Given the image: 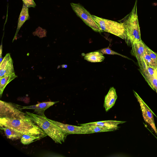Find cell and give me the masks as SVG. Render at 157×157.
Masks as SVG:
<instances>
[{"mask_svg": "<svg viewBox=\"0 0 157 157\" xmlns=\"http://www.w3.org/2000/svg\"><path fill=\"white\" fill-rule=\"evenodd\" d=\"M0 126L9 128L23 135H35L41 138L47 135L28 116L27 118L20 119L0 118Z\"/></svg>", "mask_w": 157, "mask_h": 157, "instance_id": "6da1fadb", "label": "cell"}, {"mask_svg": "<svg viewBox=\"0 0 157 157\" xmlns=\"http://www.w3.org/2000/svg\"><path fill=\"white\" fill-rule=\"evenodd\" d=\"M137 0H136L131 11L122 22L125 30V41L130 47L134 43L142 40L137 15Z\"/></svg>", "mask_w": 157, "mask_h": 157, "instance_id": "7a4b0ae2", "label": "cell"}, {"mask_svg": "<svg viewBox=\"0 0 157 157\" xmlns=\"http://www.w3.org/2000/svg\"><path fill=\"white\" fill-rule=\"evenodd\" d=\"M29 117L41 128L56 143L62 144L67 135L50 122L45 116L26 112Z\"/></svg>", "mask_w": 157, "mask_h": 157, "instance_id": "3957f363", "label": "cell"}, {"mask_svg": "<svg viewBox=\"0 0 157 157\" xmlns=\"http://www.w3.org/2000/svg\"><path fill=\"white\" fill-rule=\"evenodd\" d=\"M92 16L103 32L111 33L125 40V30L122 22L119 23L94 15Z\"/></svg>", "mask_w": 157, "mask_h": 157, "instance_id": "277c9868", "label": "cell"}, {"mask_svg": "<svg viewBox=\"0 0 157 157\" xmlns=\"http://www.w3.org/2000/svg\"><path fill=\"white\" fill-rule=\"evenodd\" d=\"M22 109V106L19 105L0 101V118L16 119L27 118V114Z\"/></svg>", "mask_w": 157, "mask_h": 157, "instance_id": "5b68a950", "label": "cell"}, {"mask_svg": "<svg viewBox=\"0 0 157 157\" xmlns=\"http://www.w3.org/2000/svg\"><path fill=\"white\" fill-rule=\"evenodd\" d=\"M71 6L77 15L88 26L95 32L101 33L103 31L94 20L92 15L79 4L71 3Z\"/></svg>", "mask_w": 157, "mask_h": 157, "instance_id": "8992f818", "label": "cell"}, {"mask_svg": "<svg viewBox=\"0 0 157 157\" xmlns=\"http://www.w3.org/2000/svg\"><path fill=\"white\" fill-rule=\"evenodd\" d=\"M133 92L140 105L144 121L151 126L157 135V129L155 123L153 112L139 95L134 90Z\"/></svg>", "mask_w": 157, "mask_h": 157, "instance_id": "52a82bcc", "label": "cell"}, {"mask_svg": "<svg viewBox=\"0 0 157 157\" xmlns=\"http://www.w3.org/2000/svg\"><path fill=\"white\" fill-rule=\"evenodd\" d=\"M48 119L67 135L72 134H87V130L84 127L64 124L48 118Z\"/></svg>", "mask_w": 157, "mask_h": 157, "instance_id": "ba28073f", "label": "cell"}, {"mask_svg": "<svg viewBox=\"0 0 157 157\" xmlns=\"http://www.w3.org/2000/svg\"><path fill=\"white\" fill-rule=\"evenodd\" d=\"M14 73L12 60L9 53L6 54L1 63L0 77L2 78Z\"/></svg>", "mask_w": 157, "mask_h": 157, "instance_id": "9c48e42d", "label": "cell"}, {"mask_svg": "<svg viewBox=\"0 0 157 157\" xmlns=\"http://www.w3.org/2000/svg\"><path fill=\"white\" fill-rule=\"evenodd\" d=\"M58 102L49 101L40 103L34 105L22 106V109H33L36 114L44 116L45 115L44 113L45 110Z\"/></svg>", "mask_w": 157, "mask_h": 157, "instance_id": "30bf717a", "label": "cell"}, {"mask_svg": "<svg viewBox=\"0 0 157 157\" xmlns=\"http://www.w3.org/2000/svg\"><path fill=\"white\" fill-rule=\"evenodd\" d=\"M131 47L132 54L136 58L138 63L144 59V43L141 40L140 42L134 43Z\"/></svg>", "mask_w": 157, "mask_h": 157, "instance_id": "8fae6325", "label": "cell"}, {"mask_svg": "<svg viewBox=\"0 0 157 157\" xmlns=\"http://www.w3.org/2000/svg\"><path fill=\"white\" fill-rule=\"evenodd\" d=\"M125 122L126 121H124L109 120L90 122L85 124H80V125L86 126H99L116 130L119 128L118 126V124Z\"/></svg>", "mask_w": 157, "mask_h": 157, "instance_id": "7c38bea8", "label": "cell"}, {"mask_svg": "<svg viewBox=\"0 0 157 157\" xmlns=\"http://www.w3.org/2000/svg\"><path fill=\"white\" fill-rule=\"evenodd\" d=\"M117 98L115 89L113 87H111L105 99L104 106L106 112L114 105Z\"/></svg>", "mask_w": 157, "mask_h": 157, "instance_id": "4fadbf2b", "label": "cell"}, {"mask_svg": "<svg viewBox=\"0 0 157 157\" xmlns=\"http://www.w3.org/2000/svg\"><path fill=\"white\" fill-rule=\"evenodd\" d=\"M84 58L85 59L92 63L102 62L105 58L103 53L99 50L87 53L85 54Z\"/></svg>", "mask_w": 157, "mask_h": 157, "instance_id": "5bb4252c", "label": "cell"}, {"mask_svg": "<svg viewBox=\"0 0 157 157\" xmlns=\"http://www.w3.org/2000/svg\"><path fill=\"white\" fill-rule=\"evenodd\" d=\"M29 18L30 17L29 13L28 8L25 6L24 4H23L22 9L18 18L16 33L13 41L15 39V38L17 36L21 27L25 21L29 19Z\"/></svg>", "mask_w": 157, "mask_h": 157, "instance_id": "9a60e30c", "label": "cell"}, {"mask_svg": "<svg viewBox=\"0 0 157 157\" xmlns=\"http://www.w3.org/2000/svg\"><path fill=\"white\" fill-rule=\"evenodd\" d=\"M0 128L4 131L7 137L12 140H16L21 139L23 135L8 128L0 127Z\"/></svg>", "mask_w": 157, "mask_h": 157, "instance_id": "2e32d148", "label": "cell"}, {"mask_svg": "<svg viewBox=\"0 0 157 157\" xmlns=\"http://www.w3.org/2000/svg\"><path fill=\"white\" fill-rule=\"evenodd\" d=\"M17 77L15 73L4 76L0 79V96L1 97L3 91L6 86Z\"/></svg>", "mask_w": 157, "mask_h": 157, "instance_id": "e0dca14e", "label": "cell"}, {"mask_svg": "<svg viewBox=\"0 0 157 157\" xmlns=\"http://www.w3.org/2000/svg\"><path fill=\"white\" fill-rule=\"evenodd\" d=\"M85 127L87 131V134L114 130L113 129L96 125L86 126L81 125Z\"/></svg>", "mask_w": 157, "mask_h": 157, "instance_id": "ac0fdd59", "label": "cell"}, {"mask_svg": "<svg viewBox=\"0 0 157 157\" xmlns=\"http://www.w3.org/2000/svg\"><path fill=\"white\" fill-rule=\"evenodd\" d=\"M41 138L38 136L23 134L21 138V142L23 144L27 145Z\"/></svg>", "mask_w": 157, "mask_h": 157, "instance_id": "d6986e66", "label": "cell"}, {"mask_svg": "<svg viewBox=\"0 0 157 157\" xmlns=\"http://www.w3.org/2000/svg\"><path fill=\"white\" fill-rule=\"evenodd\" d=\"M149 86L157 93V77L142 74Z\"/></svg>", "mask_w": 157, "mask_h": 157, "instance_id": "ffe728a7", "label": "cell"}, {"mask_svg": "<svg viewBox=\"0 0 157 157\" xmlns=\"http://www.w3.org/2000/svg\"><path fill=\"white\" fill-rule=\"evenodd\" d=\"M144 58L147 66L157 69V63L151 57L145 49Z\"/></svg>", "mask_w": 157, "mask_h": 157, "instance_id": "44dd1931", "label": "cell"}, {"mask_svg": "<svg viewBox=\"0 0 157 157\" xmlns=\"http://www.w3.org/2000/svg\"><path fill=\"white\" fill-rule=\"evenodd\" d=\"M142 74H145L157 77V69L151 67L147 66V71L145 72H141Z\"/></svg>", "mask_w": 157, "mask_h": 157, "instance_id": "7402d4cb", "label": "cell"}, {"mask_svg": "<svg viewBox=\"0 0 157 157\" xmlns=\"http://www.w3.org/2000/svg\"><path fill=\"white\" fill-rule=\"evenodd\" d=\"M99 50L103 54L113 55H117L124 57L121 55L111 50L109 47L101 49Z\"/></svg>", "mask_w": 157, "mask_h": 157, "instance_id": "603a6c76", "label": "cell"}, {"mask_svg": "<svg viewBox=\"0 0 157 157\" xmlns=\"http://www.w3.org/2000/svg\"><path fill=\"white\" fill-rule=\"evenodd\" d=\"M145 49L147 52L151 57L157 63V53L154 52L144 44Z\"/></svg>", "mask_w": 157, "mask_h": 157, "instance_id": "cb8c5ba5", "label": "cell"}, {"mask_svg": "<svg viewBox=\"0 0 157 157\" xmlns=\"http://www.w3.org/2000/svg\"><path fill=\"white\" fill-rule=\"evenodd\" d=\"M23 4L28 8L35 7L36 4L33 0H22Z\"/></svg>", "mask_w": 157, "mask_h": 157, "instance_id": "d4e9b609", "label": "cell"}, {"mask_svg": "<svg viewBox=\"0 0 157 157\" xmlns=\"http://www.w3.org/2000/svg\"></svg>", "mask_w": 157, "mask_h": 157, "instance_id": "484cf974", "label": "cell"}]
</instances>
